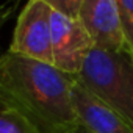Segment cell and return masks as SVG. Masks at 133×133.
I'll list each match as a JSON object with an SVG mask.
<instances>
[{"mask_svg":"<svg viewBox=\"0 0 133 133\" xmlns=\"http://www.w3.org/2000/svg\"><path fill=\"white\" fill-rule=\"evenodd\" d=\"M0 133H39V130L21 111L0 102Z\"/></svg>","mask_w":133,"mask_h":133,"instance_id":"obj_7","label":"cell"},{"mask_svg":"<svg viewBox=\"0 0 133 133\" xmlns=\"http://www.w3.org/2000/svg\"><path fill=\"white\" fill-rule=\"evenodd\" d=\"M52 55L53 66L77 75L85 58L94 47V41L78 19L68 17L52 10Z\"/></svg>","mask_w":133,"mask_h":133,"instance_id":"obj_4","label":"cell"},{"mask_svg":"<svg viewBox=\"0 0 133 133\" xmlns=\"http://www.w3.org/2000/svg\"><path fill=\"white\" fill-rule=\"evenodd\" d=\"M53 11H58L68 17L78 19V13L82 8L83 0H42Z\"/></svg>","mask_w":133,"mask_h":133,"instance_id":"obj_9","label":"cell"},{"mask_svg":"<svg viewBox=\"0 0 133 133\" xmlns=\"http://www.w3.org/2000/svg\"><path fill=\"white\" fill-rule=\"evenodd\" d=\"M52 8L42 0H27L17 19L10 52L53 64Z\"/></svg>","mask_w":133,"mask_h":133,"instance_id":"obj_3","label":"cell"},{"mask_svg":"<svg viewBox=\"0 0 133 133\" xmlns=\"http://www.w3.org/2000/svg\"><path fill=\"white\" fill-rule=\"evenodd\" d=\"M21 2H22V0H10V6H11L13 10H16V8H17V5H19Z\"/></svg>","mask_w":133,"mask_h":133,"instance_id":"obj_12","label":"cell"},{"mask_svg":"<svg viewBox=\"0 0 133 133\" xmlns=\"http://www.w3.org/2000/svg\"><path fill=\"white\" fill-rule=\"evenodd\" d=\"M125 49L133 53V0H116Z\"/></svg>","mask_w":133,"mask_h":133,"instance_id":"obj_8","label":"cell"},{"mask_svg":"<svg viewBox=\"0 0 133 133\" xmlns=\"http://www.w3.org/2000/svg\"><path fill=\"white\" fill-rule=\"evenodd\" d=\"M72 103L78 122L94 133H133V127L117 111L99 100L77 80L72 85Z\"/></svg>","mask_w":133,"mask_h":133,"instance_id":"obj_6","label":"cell"},{"mask_svg":"<svg viewBox=\"0 0 133 133\" xmlns=\"http://www.w3.org/2000/svg\"><path fill=\"white\" fill-rule=\"evenodd\" d=\"M78 21L94 41V47L105 50H122V35L116 0H83Z\"/></svg>","mask_w":133,"mask_h":133,"instance_id":"obj_5","label":"cell"},{"mask_svg":"<svg viewBox=\"0 0 133 133\" xmlns=\"http://www.w3.org/2000/svg\"><path fill=\"white\" fill-rule=\"evenodd\" d=\"M14 10L10 6V8H6V6H2V8H0V28H2V25H3V22H5V19L13 13ZM0 55H2V53H0Z\"/></svg>","mask_w":133,"mask_h":133,"instance_id":"obj_10","label":"cell"},{"mask_svg":"<svg viewBox=\"0 0 133 133\" xmlns=\"http://www.w3.org/2000/svg\"><path fill=\"white\" fill-rule=\"evenodd\" d=\"M75 80L133 127V58L128 49L92 47Z\"/></svg>","mask_w":133,"mask_h":133,"instance_id":"obj_2","label":"cell"},{"mask_svg":"<svg viewBox=\"0 0 133 133\" xmlns=\"http://www.w3.org/2000/svg\"><path fill=\"white\" fill-rule=\"evenodd\" d=\"M69 133H94V131H91L89 128H86L85 125H82V124H80V125H77L74 130H71Z\"/></svg>","mask_w":133,"mask_h":133,"instance_id":"obj_11","label":"cell"},{"mask_svg":"<svg viewBox=\"0 0 133 133\" xmlns=\"http://www.w3.org/2000/svg\"><path fill=\"white\" fill-rule=\"evenodd\" d=\"M75 77L19 53L0 55V102L27 116L39 133H69L80 125L72 103Z\"/></svg>","mask_w":133,"mask_h":133,"instance_id":"obj_1","label":"cell"},{"mask_svg":"<svg viewBox=\"0 0 133 133\" xmlns=\"http://www.w3.org/2000/svg\"><path fill=\"white\" fill-rule=\"evenodd\" d=\"M128 52H130V50H128ZM130 53H131V52H130ZM131 58H133V53H131Z\"/></svg>","mask_w":133,"mask_h":133,"instance_id":"obj_13","label":"cell"}]
</instances>
